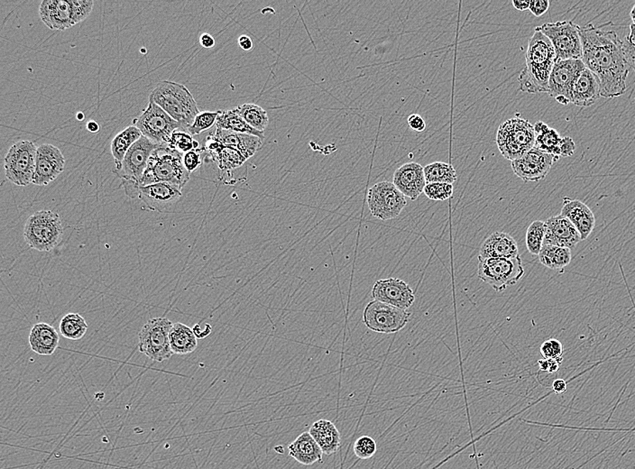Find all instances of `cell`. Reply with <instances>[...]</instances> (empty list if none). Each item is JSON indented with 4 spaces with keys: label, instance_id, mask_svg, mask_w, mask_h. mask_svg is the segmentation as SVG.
Segmentation results:
<instances>
[{
    "label": "cell",
    "instance_id": "obj_36",
    "mask_svg": "<svg viewBox=\"0 0 635 469\" xmlns=\"http://www.w3.org/2000/svg\"><path fill=\"white\" fill-rule=\"evenodd\" d=\"M88 324L85 319L79 313H68L60 322V333L64 339L80 340L85 335Z\"/></svg>",
    "mask_w": 635,
    "mask_h": 469
},
{
    "label": "cell",
    "instance_id": "obj_39",
    "mask_svg": "<svg viewBox=\"0 0 635 469\" xmlns=\"http://www.w3.org/2000/svg\"><path fill=\"white\" fill-rule=\"evenodd\" d=\"M545 238V221H535L529 226L526 232V246L528 251L533 255H539L542 251Z\"/></svg>",
    "mask_w": 635,
    "mask_h": 469
},
{
    "label": "cell",
    "instance_id": "obj_26",
    "mask_svg": "<svg viewBox=\"0 0 635 469\" xmlns=\"http://www.w3.org/2000/svg\"><path fill=\"white\" fill-rule=\"evenodd\" d=\"M209 135L224 146L241 152L248 160L263 147V139L251 135L231 132L217 127L214 133Z\"/></svg>",
    "mask_w": 635,
    "mask_h": 469
},
{
    "label": "cell",
    "instance_id": "obj_20",
    "mask_svg": "<svg viewBox=\"0 0 635 469\" xmlns=\"http://www.w3.org/2000/svg\"><path fill=\"white\" fill-rule=\"evenodd\" d=\"M182 188L169 182H157L140 188L138 198L152 211L167 212L182 197Z\"/></svg>",
    "mask_w": 635,
    "mask_h": 469
},
{
    "label": "cell",
    "instance_id": "obj_13",
    "mask_svg": "<svg viewBox=\"0 0 635 469\" xmlns=\"http://www.w3.org/2000/svg\"><path fill=\"white\" fill-rule=\"evenodd\" d=\"M133 123L144 137L159 147L167 146L175 131L182 128L180 124L152 100Z\"/></svg>",
    "mask_w": 635,
    "mask_h": 469
},
{
    "label": "cell",
    "instance_id": "obj_19",
    "mask_svg": "<svg viewBox=\"0 0 635 469\" xmlns=\"http://www.w3.org/2000/svg\"><path fill=\"white\" fill-rule=\"evenodd\" d=\"M372 296L376 301L406 310L415 301L413 290L403 280L389 278L374 283Z\"/></svg>",
    "mask_w": 635,
    "mask_h": 469
},
{
    "label": "cell",
    "instance_id": "obj_2",
    "mask_svg": "<svg viewBox=\"0 0 635 469\" xmlns=\"http://www.w3.org/2000/svg\"><path fill=\"white\" fill-rule=\"evenodd\" d=\"M526 65L519 76L523 93H548L549 80L556 63V52L545 33L535 28L525 55Z\"/></svg>",
    "mask_w": 635,
    "mask_h": 469
},
{
    "label": "cell",
    "instance_id": "obj_59",
    "mask_svg": "<svg viewBox=\"0 0 635 469\" xmlns=\"http://www.w3.org/2000/svg\"><path fill=\"white\" fill-rule=\"evenodd\" d=\"M275 450L276 452H279L280 454H283V448L282 446H277V447H275Z\"/></svg>",
    "mask_w": 635,
    "mask_h": 469
},
{
    "label": "cell",
    "instance_id": "obj_24",
    "mask_svg": "<svg viewBox=\"0 0 635 469\" xmlns=\"http://www.w3.org/2000/svg\"><path fill=\"white\" fill-rule=\"evenodd\" d=\"M601 97L600 82L596 74L586 67L573 84L572 103L581 107H589Z\"/></svg>",
    "mask_w": 635,
    "mask_h": 469
},
{
    "label": "cell",
    "instance_id": "obj_22",
    "mask_svg": "<svg viewBox=\"0 0 635 469\" xmlns=\"http://www.w3.org/2000/svg\"><path fill=\"white\" fill-rule=\"evenodd\" d=\"M545 238L543 245L572 249L581 241L575 226L562 215L553 216L545 221Z\"/></svg>",
    "mask_w": 635,
    "mask_h": 469
},
{
    "label": "cell",
    "instance_id": "obj_25",
    "mask_svg": "<svg viewBox=\"0 0 635 469\" xmlns=\"http://www.w3.org/2000/svg\"><path fill=\"white\" fill-rule=\"evenodd\" d=\"M519 255L518 243L505 232L493 233L483 243L479 252L482 258H515Z\"/></svg>",
    "mask_w": 635,
    "mask_h": 469
},
{
    "label": "cell",
    "instance_id": "obj_34",
    "mask_svg": "<svg viewBox=\"0 0 635 469\" xmlns=\"http://www.w3.org/2000/svg\"><path fill=\"white\" fill-rule=\"evenodd\" d=\"M143 135L137 127L130 126L114 137L111 142V154L113 155L115 164H120L123 161L128 150Z\"/></svg>",
    "mask_w": 635,
    "mask_h": 469
},
{
    "label": "cell",
    "instance_id": "obj_17",
    "mask_svg": "<svg viewBox=\"0 0 635 469\" xmlns=\"http://www.w3.org/2000/svg\"><path fill=\"white\" fill-rule=\"evenodd\" d=\"M560 158L533 147L519 159L512 162L513 173L523 181H539L550 173Z\"/></svg>",
    "mask_w": 635,
    "mask_h": 469
},
{
    "label": "cell",
    "instance_id": "obj_27",
    "mask_svg": "<svg viewBox=\"0 0 635 469\" xmlns=\"http://www.w3.org/2000/svg\"><path fill=\"white\" fill-rule=\"evenodd\" d=\"M204 149L208 152L212 160L218 164L219 168L222 171L235 170V169L241 167L248 161L241 152L234 149V148L224 146L221 142L214 139L211 135H209L206 139Z\"/></svg>",
    "mask_w": 635,
    "mask_h": 469
},
{
    "label": "cell",
    "instance_id": "obj_3",
    "mask_svg": "<svg viewBox=\"0 0 635 469\" xmlns=\"http://www.w3.org/2000/svg\"><path fill=\"white\" fill-rule=\"evenodd\" d=\"M149 100L154 101L187 131L200 114L190 90L180 83L169 80L159 83L152 91Z\"/></svg>",
    "mask_w": 635,
    "mask_h": 469
},
{
    "label": "cell",
    "instance_id": "obj_1",
    "mask_svg": "<svg viewBox=\"0 0 635 469\" xmlns=\"http://www.w3.org/2000/svg\"><path fill=\"white\" fill-rule=\"evenodd\" d=\"M582 62L600 82L601 97L607 99L623 95L629 74L623 41L614 31H603L592 23L580 28Z\"/></svg>",
    "mask_w": 635,
    "mask_h": 469
},
{
    "label": "cell",
    "instance_id": "obj_28",
    "mask_svg": "<svg viewBox=\"0 0 635 469\" xmlns=\"http://www.w3.org/2000/svg\"><path fill=\"white\" fill-rule=\"evenodd\" d=\"M29 345L40 356H52L59 346L58 332L48 323L33 325L29 334Z\"/></svg>",
    "mask_w": 635,
    "mask_h": 469
},
{
    "label": "cell",
    "instance_id": "obj_14",
    "mask_svg": "<svg viewBox=\"0 0 635 469\" xmlns=\"http://www.w3.org/2000/svg\"><path fill=\"white\" fill-rule=\"evenodd\" d=\"M406 204L404 195L393 182H378L368 191V208L371 214L381 221L397 218Z\"/></svg>",
    "mask_w": 635,
    "mask_h": 469
},
{
    "label": "cell",
    "instance_id": "obj_38",
    "mask_svg": "<svg viewBox=\"0 0 635 469\" xmlns=\"http://www.w3.org/2000/svg\"><path fill=\"white\" fill-rule=\"evenodd\" d=\"M424 175L427 184L442 182V184H453L458 178L454 167L442 162H435L426 165L424 167Z\"/></svg>",
    "mask_w": 635,
    "mask_h": 469
},
{
    "label": "cell",
    "instance_id": "obj_50",
    "mask_svg": "<svg viewBox=\"0 0 635 469\" xmlns=\"http://www.w3.org/2000/svg\"><path fill=\"white\" fill-rule=\"evenodd\" d=\"M623 48L628 65L635 72V46L630 45L629 43L624 40L623 41Z\"/></svg>",
    "mask_w": 635,
    "mask_h": 469
},
{
    "label": "cell",
    "instance_id": "obj_48",
    "mask_svg": "<svg viewBox=\"0 0 635 469\" xmlns=\"http://www.w3.org/2000/svg\"><path fill=\"white\" fill-rule=\"evenodd\" d=\"M575 149V142L573 141L572 138L569 137H563L562 147H560V157H572Z\"/></svg>",
    "mask_w": 635,
    "mask_h": 469
},
{
    "label": "cell",
    "instance_id": "obj_46",
    "mask_svg": "<svg viewBox=\"0 0 635 469\" xmlns=\"http://www.w3.org/2000/svg\"><path fill=\"white\" fill-rule=\"evenodd\" d=\"M550 8V1L548 0H532L530 4L529 10L535 16H542L545 14Z\"/></svg>",
    "mask_w": 635,
    "mask_h": 469
},
{
    "label": "cell",
    "instance_id": "obj_54",
    "mask_svg": "<svg viewBox=\"0 0 635 469\" xmlns=\"http://www.w3.org/2000/svg\"><path fill=\"white\" fill-rule=\"evenodd\" d=\"M512 3L513 6H515V9L520 10V11H525V10H528L530 8V4H531V1H529V0H525V1L513 0Z\"/></svg>",
    "mask_w": 635,
    "mask_h": 469
},
{
    "label": "cell",
    "instance_id": "obj_6",
    "mask_svg": "<svg viewBox=\"0 0 635 469\" xmlns=\"http://www.w3.org/2000/svg\"><path fill=\"white\" fill-rule=\"evenodd\" d=\"M158 147L148 138L142 136L128 150L123 161L120 164L114 165L112 172L122 180L124 191L128 197H138L141 179L147 170L152 153Z\"/></svg>",
    "mask_w": 635,
    "mask_h": 469
},
{
    "label": "cell",
    "instance_id": "obj_43",
    "mask_svg": "<svg viewBox=\"0 0 635 469\" xmlns=\"http://www.w3.org/2000/svg\"><path fill=\"white\" fill-rule=\"evenodd\" d=\"M353 450L360 460H369L377 453V442L369 436H361L355 442Z\"/></svg>",
    "mask_w": 635,
    "mask_h": 469
},
{
    "label": "cell",
    "instance_id": "obj_47",
    "mask_svg": "<svg viewBox=\"0 0 635 469\" xmlns=\"http://www.w3.org/2000/svg\"><path fill=\"white\" fill-rule=\"evenodd\" d=\"M408 124L409 127H410L411 130L416 131V132H424L425 128H426V123H425L424 117L418 114H411V116L408 117Z\"/></svg>",
    "mask_w": 635,
    "mask_h": 469
},
{
    "label": "cell",
    "instance_id": "obj_23",
    "mask_svg": "<svg viewBox=\"0 0 635 469\" xmlns=\"http://www.w3.org/2000/svg\"><path fill=\"white\" fill-rule=\"evenodd\" d=\"M579 231L581 241H586L596 227V218L591 209L584 202L565 197L562 214Z\"/></svg>",
    "mask_w": 635,
    "mask_h": 469
},
{
    "label": "cell",
    "instance_id": "obj_29",
    "mask_svg": "<svg viewBox=\"0 0 635 469\" xmlns=\"http://www.w3.org/2000/svg\"><path fill=\"white\" fill-rule=\"evenodd\" d=\"M289 455L304 465L322 461V450L310 433H303L289 444Z\"/></svg>",
    "mask_w": 635,
    "mask_h": 469
},
{
    "label": "cell",
    "instance_id": "obj_35",
    "mask_svg": "<svg viewBox=\"0 0 635 469\" xmlns=\"http://www.w3.org/2000/svg\"><path fill=\"white\" fill-rule=\"evenodd\" d=\"M540 264L552 270H562L572 262V251L560 246L543 245L539 254Z\"/></svg>",
    "mask_w": 635,
    "mask_h": 469
},
{
    "label": "cell",
    "instance_id": "obj_56",
    "mask_svg": "<svg viewBox=\"0 0 635 469\" xmlns=\"http://www.w3.org/2000/svg\"><path fill=\"white\" fill-rule=\"evenodd\" d=\"M86 127L90 133H98L100 131L99 124H98L96 121H90V122L87 124Z\"/></svg>",
    "mask_w": 635,
    "mask_h": 469
},
{
    "label": "cell",
    "instance_id": "obj_55",
    "mask_svg": "<svg viewBox=\"0 0 635 469\" xmlns=\"http://www.w3.org/2000/svg\"><path fill=\"white\" fill-rule=\"evenodd\" d=\"M626 42L629 43L630 45L635 46V25L634 23H631L630 26V33L629 36L626 37Z\"/></svg>",
    "mask_w": 635,
    "mask_h": 469
},
{
    "label": "cell",
    "instance_id": "obj_10",
    "mask_svg": "<svg viewBox=\"0 0 635 469\" xmlns=\"http://www.w3.org/2000/svg\"><path fill=\"white\" fill-rule=\"evenodd\" d=\"M174 323L161 317L148 320L138 334V349L148 359L162 363L174 355L170 346V332Z\"/></svg>",
    "mask_w": 635,
    "mask_h": 469
},
{
    "label": "cell",
    "instance_id": "obj_32",
    "mask_svg": "<svg viewBox=\"0 0 635 469\" xmlns=\"http://www.w3.org/2000/svg\"><path fill=\"white\" fill-rule=\"evenodd\" d=\"M535 130L536 134L535 147L546 154L560 158V147L563 137H560L558 131L550 127L542 121L535 123Z\"/></svg>",
    "mask_w": 635,
    "mask_h": 469
},
{
    "label": "cell",
    "instance_id": "obj_30",
    "mask_svg": "<svg viewBox=\"0 0 635 469\" xmlns=\"http://www.w3.org/2000/svg\"><path fill=\"white\" fill-rule=\"evenodd\" d=\"M309 433L319 444L324 455H333L340 450V433L332 421L325 419L317 421L310 428Z\"/></svg>",
    "mask_w": 635,
    "mask_h": 469
},
{
    "label": "cell",
    "instance_id": "obj_37",
    "mask_svg": "<svg viewBox=\"0 0 635 469\" xmlns=\"http://www.w3.org/2000/svg\"><path fill=\"white\" fill-rule=\"evenodd\" d=\"M236 109L250 127L263 133L268 127V115L262 107L254 103H246L244 105L236 107Z\"/></svg>",
    "mask_w": 635,
    "mask_h": 469
},
{
    "label": "cell",
    "instance_id": "obj_57",
    "mask_svg": "<svg viewBox=\"0 0 635 469\" xmlns=\"http://www.w3.org/2000/svg\"><path fill=\"white\" fill-rule=\"evenodd\" d=\"M630 16H631V20H633V22H634L633 23H634V25H635V5L634 6L633 9H631Z\"/></svg>",
    "mask_w": 635,
    "mask_h": 469
},
{
    "label": "cell",
    "instance_id": "obj_58",
    "mask_svg": "<svg viewBox=\"0 0 635 469\" xmlns=\"http://www.w3.org/2000/svg\"><path fill=\"white\" fill-rule=\"evenodd\" d=\"M77 120H80V121L83 120H84V114L82 112L78 113L77 114Z\"/></svg>",
    "mask_w": 635,
    "mask_h": 469
},
{
    "label": "cell",
    "instance_id": "obj_4",
    "mask_svg": "<svg viewBox=\"0 0 635 469\" xmlns=\"http://www.w3.org/2000/svg\"><path fill=\"white\" fill-rule=\"evenodd\" d=\"M184 154L167 146L158 147L152 153L140 188L157 182H169L184 188L190 181V173L184 165Z\"/></svg>",
    "mask_w": 635,
    "mask_h": 469
},
{
    "label": "cell",
    "instance_id": "obj_18",
    "mask_svg": "<svg viewBox=\"0 0 635 469\" xmlns=\"http://www.w3.org/2000/svg\"><path fill=\"white\" fill-rule=\"evenodd\" d=\"M65 158L58 147L43 144L37 147L33 184L46 186L64 171Z\"/></svg>",
    "mask_w": 635,
    "mask_h": 469
},
{
    "label": "cell",
    "instance_id": "obj_31",
    "mask_svg": "<svg viewBox=\"0 0 635 469\" xmlns=\"http://www.w3.org/2000/svg\"><path fill=\"white\" fill-rule=\"evenodd\" d=\"M170 346L174 354L187 355L197 349L198 339L190 327L180 322L174 323L170 332Z\"/></svg>",
    "mask_w": 635,
    "mask_h": 469
},
{
    "label": "cell",
    "instance_id": "obj_49",
    "mask_svg": "<svg viewBox=\"0 0 635 469\" xmlns=\"http://www.w3.org/2000/svg\"><path fill=\"white\" fill-rule=\"evenodd\" d=\"M538 364L540 370L545 371V372L554 374L558 372L562 363L554 359H543L538 361Z\"/></svg>",
    "mask_w": 635,
    "mask_h": 469
},
{
    "label": "cell",
    "instance_id": "obj_16",
    "mask_svg": "<svg viewBox=\"0 0 635 469\" xmlns=\"http://www.w3.org/2000/svg\"><path fill=\"white\" fill-rule=\"evenodd\" d=\"M585 69L581 59L556 60L550 76L549 95L562 105L572 103L573 84Z\"/></svg>",
    "mask_w": 635,
    "mask_h": 469
},
{
    "label": "cell",
    "instance_id": "obj_33",
    "mask_svg": "<svg viewBox=\"0 0 635 469\" xmlns=\"http://www.w3.org/2000/svg\"><path fill=\"white\" fill-rule=\"evenodd\" d=\"M216 127L221 130L231 131V132L248 134L258 137L263 139L265 135L250 127L244 119L239 115L236 107L234 109L223 110L219 113Z\"/></svg>",
    "mask_w": 635,
    "mask_h": 469
},
{
    "label": "cell",
    "instance_id": "obj_53",
    "mask_svg": "<svg viewBox=\"0 0 635 469\" xmlns=\"http://www.w3.org/2000/svg\"><path fill=\"white\" fill-rule=\"evenodd\" d=\"M238 46L242 50H244L245 52H249V51L253 48L252 39L250 38L249 36L245 35L239 36Z\"/></svg>",
    "mask_w": 635,
    "mask_h": 469
},
{
    "label": "cell",
    "instance_id": "obj_7",
    "mask_svg": "<svg viewBox=\"0 0 635 469\" xmlns=\"http://www.w3.org/2000/svg\"><path fill=\"white\" fill-rule=\"evenodd\" d=\"M93 5V0H43L39 16L49 29L64 31L86 19Z\"/></svg>",
    "mask_w": 635,
    "mask_h": 469
},
{
    "label": "cell",
    "instance_id": "obj_45",
    "mask_svg": "<svg viewBox=\"0 0 635 469\" xmlns=\"http://www.w3.org/2000/svg\"><path fill=\"white\" fill-rule=\"evenodd\" d=\"M202 151H204V148H199L197 150H192L184 154L182 161H184V167L189 173H194L198 168H200L202 163Z\"/></svg>",
    "mask_w": 635,
    "mask_h": 469
},
{
    "label": "cell",
    "instance_id": "obj_8",
    "mask_svg": "<svg viewBox=\"0 0 635 469\" xmlns=\"http://www.w3.org/2000/svg\"><path fill=\"white\" fill-rule=\"evenodd\" d=\"M535 126L516 115L499 127L496 144L503 157L513 162L535 147Z\"/></svg>",
    "mask_w": 635,
    "mask_h": 469
},
{
    "label": "cell",
    "instance_id": "obj_44",
    "mask_svg": "<svg viewBox=\"0 0 635 469\" xmlns=\"http://www.w3.org/2000/svg\"><path fill=\"white\" fill-rule=\"evenodd\" d=\"M563 350L562 342L556 339L546 340V342L542 344L540 349L543 359L557 360L562 364L563 361Z\"/></svg>",
    "mask_w": 635,
    "mask_h": 469
},
{
    "label": "cell",
    "instance_id": "obj_40",
    "mask_svg": "<svg viewBox=\"0 0 635 469\" xmlns=\"http://www.w3.org/2000/svg\"><path fill=\"white\" fill-rule=\"evenodd\" d=\"M167 147L184 154L188 153V152L199 149L200 144L187 130L180 128V130L175 131L173 136L171 137Z\"/></svg>",
    "mask_w": 635,
    "mask_h": 469
},
{
    "label": "cell",
    "instance_id": "obj_12",
    "mask_svg": "<svg viewBox=\"0 0 635 469\" xmlns=\"http://www.w3.org/2000/svg\"><path fill=\"white\" fill-rule=\"evenodd\" d=\"M552 42L557 60L582 59L580 26L572 21L547 23L537 26Z\"/></svg>",
    "mask_w": 635,
    "mask_h": 469
},
{
    "label": "cell",
    "instance_id": "obj_42",
    "mask_svg": "<svg viewBox=\"0 0 635 469\" xmlns=\"http://www.w3.org/2000/svg\"><path fill=\"white\" fill-rule=\"evenodd\" d=\"M424 192L431 201H444L453 196L454 188L453 184L431 182L426 184Z\"/></svg>",
    "mask_w": 635,
    "mask_h": 469
},
{
    "label": "cell",
    "instance_id": "obj_51",
    "mask_svg": "<svg viewBox=\"0 0 635 469\" xmlns=\"http://www.w3.org/2000/svg\"><path fill=\"white\" fill-rule=\"evenodd\" d=\"M200 43L206 49L212 48V47L215 46L214 37L207 33H202L200 37Z\"/></svg>",
    "mask_w": 635,
    "mask_h": 469
},
{
    "label": "cell",
    "instance_id": "obj_15",
    "mask_svg": "<svg viewBox=\"0 0 635 469\" xmlns=\"http://www.w3.org/2000/svg\"><path fill=\"white\" fill-rule=\"evenodd\" d=\"M411 313L379 301L370 302L364 310V325L378 333H397L403 330L410 320Z\"/></svg>",
    "mask_w": 635,
    "mask_h": 469
},
{
    "label": "cell",
    "instance_id": "obj_52",
    "mask_svg": "<svg viewBox=\"0 0 635 469\" xmlns=\"http://www.w3.org/2000/svg\"><path fill=\"white\" fill-rule=\"evenodd\" d=\"M567 384L565 380L557 379L552 384L553 392L557 394H562L567 392Z\"/></svg>",
    "mask_w": 635,
    "mask_h": 469
},
{
    "label": "cell",
    "instance_id": "obj_5",
    "mask_svg": "<svg viewBox=\"0 0 635 469\" xmlns=\"http://www.w3.org/2000/svg\"><path fill=\"white\" fill-rule=\"evenodd\" d=\"M63 227L60 215L43 210L29 216L23 228V238L30 248L52 252L62 241Z\"/></svg>",
    "mask_w": 635,
    "mask_h": 469
},
{
    "label": "cell",
    "instance_id": "obj_11",
    "mask_svg": "<svg viewBox=\"0 0 635 469\" xmlns=\"http://www.w3.org/2000/svg\"><path fill=\"white\" fill-rule=\"evenodd\" d=\"M37 147L32 141L16 142L6 154L4 160L6 177L18 186L33 184L36 169Z\"/></svg>",
    "mask_w": 635,
    "mask_h": 469
},
{
    "label": "cell",
    "instance_id": "obj_21",
    "mask_svg": "<svg viewBox=\"0 0 635 469\" xmlns=\"http://www.w3.org/2000/svg\"><path fill=\"white\" fill-rule=\"evenodd\" d=\"M393 184L405 197L416 201L427 184L424 167L417 163L402 165L394 172Z\"/></svg>",
    "mask_w": 635,
    "mask_h": 469
},
{
    "label": "cell",
    "instance_id": "obj_9",
    "mask_svg": "<svg viewBox=\"0 0 635 469\" xmlns=\"http://www.w3.org/2000/svg\"><path fill=\"white\" fill-rule=\"evenodd\" d=\"M478 278L495 292L505 291L525 275L520 255L515 258H482L478 256Z\"/></svg>",
    "mask_w": 635,
    "mask_h": 469
},
{
    "label": "cell",
    "instance_id": "obj_41",
    "mask_svg": "<svg viewBox=\"0 0 635 469\" xmlns=\"http://www.w3.org/2000/svg\"><path fill=\"white\" fill-rule=\"evenodd\" d=\"M221 111H204L195 117L194 122L187 128V132L191 136H197L206 130H209L217 123Z\"/></svg>",
    "mask_w": 635,
    "mask_h": 469
}]
</instances>
